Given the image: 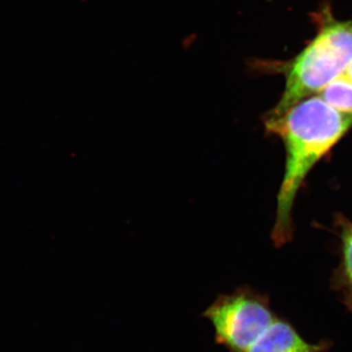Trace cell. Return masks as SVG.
<instances>
[{
  "label": "cell",
  "instance_id": "cell-1",
  "mask_svg": "<svg viewBox=\"0 0 352 352\" xmlns=\"http://www.w3.org/2000/svg\"><path fill=\"white\" fill-rule=\"evenodd\" d=\"M268 132L279 136L286 149V166L277 197L273 240L277 245L293 236L294 204L312 168L346 135L352 118L331 107L320 96H310L288 111L265 119Z\"/></svg>",
  "mask_w": 352,
  "mask_h": 352
},
{
  "label": "cell",
  "instance_id": "cell-2",
  "mask_svg": "<svg viewBox=\"0 0 352 352\" xmlns=\"http://www.w3.org/2000/svg\"><path fill=\"white\" fill-rule=\"evenodd\" d=\"M318 24L314 41L284 64L283 95L268 117L282 115L303 99L320 94L329 83L346 74L352 62V20H336L325 11L319 15Z\"/></svg>",
  "mask_w": 352,
  "mask_h": 352
},
{
  "label": "cell",
  "instance_id": "cell-3",
  "mask_svg": "<svg viewBox=\"0 0 352 352\" xmlns=\"http://www.w3.org/2000/svg\"><path fill=\"white\" fill-rule=\"evenodd\" d=\"M206 316L217 340L232 352H245L276 319L264 298L247 289L221 296Z\"/></svg>",
  "mask_w": 352,
  "mask_h": 352
},
{
  "label": "cell",
  "instance_id": "cell-4",
  "mask_svg": "<svg viewBox=\"0 0 352 352\" xmlns=\"http://www.w3.org/2000/svg\"><path fill=\"white\" fill-rule=\"evenodd\" d=\"M327 344H310L288 322L275 319L245 352H325Z\"/></svg>",
  "mask_w": 352,
  "mask_h": 352
},
{
  "label": "cell",
  "instance_id": "cell-5",
  "mask_svg": "<svg viewBox=\"0 0 352 352\" xmlns=\"http://www.w3.org/2000/svg\"><path fill=\"white\" fill-rule=\"evenodd\" d=\"M319 96L342 115L352 118V82L342 75L321 90Z\"/></svg>",
  "mask_w": 352,
  "mask_h": 352
},
{
  "label": "cell",
  "instance_id": "cell-6",
  "mask_svg": "<svg viewBox=\"0 0 352 352\" xmlns=\"http://www.w3.org/2000/svg\"><path fill=\"white\" fill-rule=\"evenodd\" d=\"M342 275H344V288H346V303L352 310V224L346 226L342 233Z\"/></svg>",
  "mask_w": 352,
  "mask_h": 352
},
{
  "label": "cell",
  "instance_id": "cell-7",
  "mask_svg": "<svg viewBox=\"0 0 352 352\" xmlns=\"http://www.w3.org/2000/svg\"><path fill=\"white\" fill-rule=\"evenodd\" d=\"M344 75H346V78H349V80H351L352 82V62L351 65H349V68H347L346 74H344Z\"/></svg>",
  "mask_w": 352,
  "mask_h": 352
}]
</instances>
